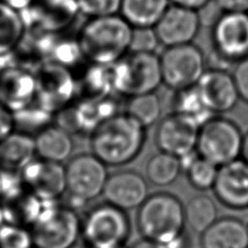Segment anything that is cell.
<instances>
[{
  "label": "cell",
  "instance_id": "cell-12",
  "mask_svg": "<svg viewBox=\"0 0 248 248\" xmlns=\"http://www.w3.org/2000/svg\"><path fill=\"white\" fill-rule=\"evenodd\" d=\"M207 108L215 115L233 110L238 104L239 95L231 72L224 68L207 69L196 85Z\"/></svg>",
  "mask_w": 248,
  "mask_h": 248
},
{
  "label": "cell",
  "instance_id": "cell-32",
  "mask_svg": "<svg viewBox=\"0 0 248 248\" xmlns=\"http://www.w3.org/2000/svg\"><path fill=\"white\" fill-rule=\"evenodd\" d=\"M160 45L153 29L132 30L130 52H150L155 53V48Z\"/></svg>",
  "mask_w": 248,
  "mask_h": 248
},
{
  "label": "cell",
  "instance_id": "cell-10",
  "mask_svg": "<svg viewBox=\"0 0 248 248\" xmlns=\"http://www.w3.org/2000/svg\"><path fill=\"white\" fill-rule=\"evenodd\" d=\"M211 44L222 61L236 63L248 57V12H221L211 27Z\"/></svg>",
  "mask_w": 248,
  "mask_h": 248
},
{
  "label": "cell",
  "instance_id": "cell-23",
  "mask_svg": "<svg viewBox=\"0 0 248 248\" xmlns=\"http://www.w3.org/2000/svg\"><path fill=\"white\" fill-rule=\"evenodd\" d=\"M170 0H122L119 15L135 29H153Z\"/></svg>",
  "mask_w": 248,
  "mask_h": 248
},
{
  "label": "cell",
  "instance_id": "cell-43",
  "mask_svg": "<svg viewBox=\"0 0 248 248\" xmlns=\"http://www.w3.org/2000/svg\"><path fill=\"white\" fill-rule=\"evenodd\" d=\"M245 223H246V226H247V230H248V220L245 222Z\"/></svg>",
  "mask_w": 248,
  "mask_h": 248
},
{
  "label": "cell",
  "instance_id": "cell-1",
  "mask_svg": "<svg viewBox=\"0 0 248 248\" xmlns=\"http://www.w3.org/2000/svg\"><path fill=\"white\" fill-rule=\"evenodd\" d=\"M145 129L129 114H114L93 129L91 153L108 166L126 165L142 151L147 139Z\"/></svg>",
  "mask_w": 248,
  "mask_h": 248
},
{
  "label": "cell",
  "instance_id": "cell-15",
  "mask_svg": "<svg viewBox=\"0 0 248 248\" xmlns=\"http://www.w3.org/2000/svg\"><path fill=\"white\" fill-rule=\"evenodd\" d=\"M199 129L188 119L172 113L157 123L155 145L160 151L179 157L196 150Z\"/></svg>",
  "mask_w": 248,
  "mask_h": 248
},
{
  "label": "cell",
  "instance_id": "cell-25",
  "mask_svg": "<svg viewBox=\"0 0 248 248\" xmlns=\"http://www.w3.org/2000/svg\"><path fill=\"white\" fill-rule=\"evenodd\" d=\"M219 219V209L208 195H197L185 203L186 226L191 232L202 235Z\"/></svg>",
  "mask_w": 248,
  "mask_h": 248
},
{
  "label": "cell",
  "instance_id": "cell-38",
  "mask_svg": "<svg viewBox=\"0 0 248 248\" xmlns=\"http://www.w3.org/2000/svg\"><path fill=\"white\" fill-rule=\"evenodd\" d=\"M0 1L5 3V5L11 7L12 9H15L19 12H23L27 9H29L35 0H0Z\"/></svg>",
  "mask_w": 248,
  "mask_h": 248
},
{
  "label": "cell",
  "instance_id": "cell-22",
  "mask_svg": "<svg viewBox=\"0 0 248 248\" xmlns=\"http://www.w3.org/2000/svg\"><path fill=\"white\" fill-rule=\"evenodd\" d=\"M38 159L62 163L69 159L74 150V141L69 132L61 126H47L34 138Z\"/></svg>",
  "mask_w": 248,
  "mask_h": 248
},
{
  "label": "cell",
  "instance_id": "cell-29",
  "mask_svg": "<svg viewBox=\"0 0 248 248\" xmlns=\"http://www.w3.org/2000/svg\"><path fill=\"white\" fill-rule=\"evenodd\" d=\"M217 172L219 166L199 156L185 173L188 182L195 189L206 191L215 186Z\"/></svg>",
  "mask_w": 248,
  "mask_h": 248
},
{
  "label": "cell",
  "instance_id": "cell-34",
  "mask_svg": "<svg viewBox=\"0 0 248 248\" xmlns=\"http://www.w3.org/2000/svg\"><path fill=\"white\" fill-rule=\"evenodd\" d=\"M15 125L14 114L0 104V142L14 132Z\"/></svg>",
  "mask_w": 248,
  "mask_h": 248
},
{
  "label": "cell",
  "instance_id": "cell-6",
  "mask_svg": "<svg viewBox=\"0 0 248 248\" xmlns=\"http://www.w3.org/2000/svg\"><path fill=\"white\" fill-rule=\"evenodd\" d=\"M44 204L31 226L34 246L38 248H72L81 236V221L68 206Z\"/></svg>",
  "mask_w": 248,
  "mask_h": 248
},
{
  "label": "cell",
  "instance_id": "cell-16",
  "mask_svg": "<svg viewBox=\"0 0 248 248\" xmlns=\"http://www.w3.org/2000/svg\"><path fill=\"white\" fill-rule=\"evenodd\" d=\"M35 76L36 98L47 110L65 104L75 92V79L70 70L56 62H44Z\"/></svg>",
  "mask_w": 248,
  "mask_h": 248
},
{
  "label": "cell",
  "instance_id": "cell-27",
  "mask_svg": "<svg viewBox=\"0 0 248 248\" xmlns=\"http://www.w3.org/2000/svg\"><path fill=\"white\" fill-rule=\"evenodd\" d=\"M182 168L177 156L157 152L149 159L145 166L148 181L157 187H168L177 181Z\"/></svg>",
  "mask_w": 248,
  "mask_h": 248
},
{
  "label": "cell",
  "instance_id": "cell-17",
  "mask_svg": "<svg viewBox=\"0 0 248 248\" xmlns=\"http://www.w3.org/2000/svg\"><path fill=\"white\" fill-rule=\"evenodd\" d=\"M212 190L224 207L232 210L248 209V164L237 159L220 166Z\"/></svg>",
  "mask_w": 248,
  "mask_h": 248
},
{
  "label": "cell",
  "instance_id": "cell-13",
  "mask_svg": "<svg viewBox=\"0 0 248 248\" xmlns=\"http://www.w3.org/2000/svg\"><path fill=\"white\" fill-rule=\"evenodd\" d=\"M36 98L35 72L8 65L0 69V104L14 114L28 108Z\"/></svg>",
  "mask_w": 248,
  "mask_h": 248
},
{
  "label": "cell",
  "instance_id": "cell-3",
  "mask_svg": "<svg viewBox=\"0 0 248 248\" xmlns=\"http://www.w3.org/2000/svg\"><path fill=\"white\" fill-rule=\"evenodd\" d=\"M136 222L141 236L165 245L186 230L185 204L170 192H155L138 208Z\"/></svg>",
  "mask_w": 248,
  "mask_h": 248
},
{
  "label": "cell",
  "instance_id": "cell-2",
  "mask_svg": "<svg viewBox=\"0 0 248 248\" xmlns=\"http://www.w3.org/2000/svg\"><path fill=\"white\" fill-rule=\"evenodd\" d=\"M132 30L121 15L88 19L77 37L83 59L91 65H115L130 52Z\"/></svg>",
  "mask_w": 248,
  "mask_h": 248
},
{
  "label": "cell",
  "instance_id": "cell-36",
  "mask_svg": "<svg viewBox=\"0 0 248 248\" xmlns=\"http://www.w3.org/2000/svg\"><path fill=\"white\" fill-rule=\"evenodd\" d=\"M165 248H191V238L189 232L187 230L184 231L182 234H179L177 237H175L172 241L166 243L164 245Z\"/></svg>",
  "mask_w": 248,
  "mask_h": 248
},
{
  "label": "cell",
  "instance_id": "cell-31",
  "mask_svg": "<svg viewBox=\"0 0 248 248\" xmlns=\"http://www.w3.org/2000/svg\"><path fill=\"white\" fill-rule=\"evenodd\" d=\"M80 15L88 19L119 15L122 0H76Z\"/></svg>",
  "mask_w": 248,
  "mask_h": 248
},
{
  "label": "cell",
  "instance_id": "cell-42",
  "mask_svg": "<svg viewBox=\"0 0 248 248\" xmlns=\"http://www.w3.org/2000/svg\"><path fill=\"white\" fill-rule=\"evenodd\" d=\"M0 197H1V185H0Z\"/></svg>",
  "mask_w": 248,
  "mask_h": 248
},
{
  "label": "cell",
  "instance_id": "cell-20",
  "mask_svg": "<svg viewBox=\"0 0 248 248\" xmlns=\"http://www.w3.org/2000/svg\"><path fill=\"white\" fill-rule=\"evenodd\" d=\"M202 248H248L246 223L237 217L217 219L200 235Z\"/></svg>",
  "mask_w": 248,
  "mask_h": 248
},
{
  "label": "cell",
  "instance_id": "cell-5",
  "mask_svg": "<svg viewBox=\"0 0 248 248\" xmlns=\"http://www.w3.org/2000/svg\"><path fill=\"white\" fill-rule=\"evenodd\" d=\"M163 84L160 55L129 52L113 65L114 90L128 97L156 92Z\"/></svg>",
  "mask_w": 248,
  "mask_h": 248
},
{
  "label": "cell",
  "instance_id": "cell-40",
  "mask_svg": "<svg viewBox=\"0 0 248 248\" xmlns=\"http://www.w3.org/2000/svg\"><path fill=\"white\" fill-rule=\"evenodd\" d=\"M129 248H165V247L160 243L142 237L141 239L136 241Z\"/></svg>",
  "mask_w": 248,
  "mask_h": 248
},
{
  "label": "cell",
  "instance_id": "cell-41",
  "mask_svg": "<svg viewBox=\"0 0 248 248\" xmlns=\"http://www.w3.org/2000/svg\"><path fill=\"white\" fill-rule=\"evenodd\" d=\"M242 160H244L248 164V131L244 135L243 148H242Z\"/></svg>",
  "mask_w": 248,
  "mask_h": 248
},
{
  "label": "cell",
  "instance_id": "cell-8",
  "mask_svg": "<svg viewBox=\"0 0 248 248\" xmlns=\"http://www.w3.org/2000/svg\"><path fill=\"white\" fill-rule=\"evenodd\" d=\"M160 62L163 84L174 92L196 87L207 70L206 55L194 43L165 47Z\"/></svg>",
  "mask_w": 248,
  "mask_h": 248
},
{
  "label": "cell",
  "instance_id": "cell-18",
  "mask_svg": "<svg viewBox=\"0 0 248 248\" xmlns=\"http://www.w3.org/2000/svg\"><path fill=\"white\" fill-rule=\"evenodd\" d=\"M103 197L105 202L123 210L139 208L149 197V186L142 175L135 170H121L108 175Z\"/></svg>",
  "mask_w": 248,
  "mask_h": 248
},
{
  "label": "cell",
  "instance_id": "cell-26",
  "mask_svg": "<svg viewBox=\"0 0 248 248\" xmlns=\"http://www.w3.org/2000/svg\"><path fill=\"white\" fill-rule=\"evenodd\" d=\"M173 113L181 115L182 117L188 119L199 128H202L213 116H216L204 105L196 87L175 91Z\"/></svg>",
  "mask_w": 248,
  "mask_h": 248
},
{
  "label": "cell",
  "instance_id": "cell-39",
  "mask_svg": "<svg viewBox=\"0 0 248 248\" xmlns=\"http://www.w3.org/2000/svg\"><path fill=\"white\" fill-rule=\"evenodd\" d=\"M198 157H199V155H198V152H197V150L191 151L189 153H186V155L179 156L178 160H179V164H181V168H182V172H186V170L195 163Z\"/></svg>",
  "mask_w": 248,
  "mask_h": 248
},
{
  "label": "cell",
  "instance_id": "cell-14",
  "mask_svg": "<svg viewBox=\"0 0 248 248\" xmlns=\"http://www.w3.org/2000/svg\"><path fill=\"white\" fill-rule=\"evenodd\" d=\"M25 189L44 202H55L67 190L66 170L61 163L33 160L21 172Z\"/></svg>",
  "mask_w": 248,
  "mask_h": 248
},
{
  "label": "cell",
  "instance_id": "cell-30",
  "mask_svg": "<svg viewBox=\"0 0 248 248\" xmlns=\"http://www.w3.org/2000/svg\"><path fill=\"white\" fill-rule=\"evenodd\" d=\"M31 230L25 226L3 223L0 226V248H33Z\"/></svg>",
  "mask_w": 248,
  "mask_h": 248
},
{
  "label": "cell",
  "instance_id": "cell-37",
  "mask_svg": "<svg viewBox=\"0 0 248 248\" xmlns=\"http://www.w3.org/2000/svg\"><path fill=\"white\" fill-rule=\"evenodd\" d=\"M172 5L189 8V9L200 11L206 8L212 0H170Z\"/></svg>",
  "mask_w": 248,
  "mask_h": 248
},
{
  "label": "cell",
  "instance_id": "cell-11",
  "mask_svg": "<svg viewBox=\"0 0 248 248\" xmlns=\"http://www.w3.org/2000/svg\"><path fill=\"white\" fill-rule=\"evenodd\" d=\"M153 30L164 48L190 44L202 30V18L199 11L170 5Z\"/></svg>",
  "mask_w": 248,
  "mask_h": 248
},
{
  "label": "cell",
  "instance_id": "cell-7",
  "mask_svg": "<svg viewBox=\"0 0 248 248\" xmlns=\"http://www.w3.org/2000/svg\"><path fill=\"white\" fill-rule=\"evenodd\" d=\"M244 134L231 119L216 115L199 129L196 150L200 157L220 166L239 159Z\"/></svg>",
  "mask_w": 248,
  "mask_h": 248
},
{
  "label": "cell",
  "instance_id": "cell-9",
  "mask_svg": "<svg viewBox=\"0 0 248 248\" xmlns=\"http://www.w3.org/2000/svg\"><path fill=\"white\" fill-rule=\"evenodd\" d=\"M93 153H81L65 166L66 188L72 199L88 202L103 194L108 178V168Z\"/></svg>",
  "mask_w": 248,
  "mask_h": 248
},
{
  "label": "cell",
  "instance_id": "cell-24",
  "mask_svg": "<svg viewBox=\"0 0 248 248\" xmlns=\"http://www.w3.org/2000/svg\"><path fill=\"white\" fill-rule=\"evenodd\" d=\"M27 33V25L21 12L0 1V57L16 49Z\"/></svg>",
  "mask_w": 248,
  "mask_h": 248
},
{
  "label": "cell",
  "instance_id": "cell-4",
  "mask_svg": "<svg viewBox=\"0 0 248 248\" xmlns=\"http://www.w3.org/2000/svg\"><path fill=\"white\" fill-rule=\"evenodd\" d=\"M130 235L126 211L106 202L93 207L81 222V237L92 248H126Z\"/></svg>",
  "mask_w": 248,
  "mask_h": 248
},
{
  "label": "cell",
  "instance_id": "cell-35",
  "mask_svg": "<svg viewBox=\"0 0 248 248\" xmlns=\"http://www.w3.org/2000/svg\"><path fill=\"white\" fill-rule=\"evenodd\" d=\"M221 12H248V0H212Z\"/></svg>",
  "mask_w": 248,
  "mask_h": 248
},
{
  "label": "cell",
  "instance_id": "cell-21",
  "mask_svg": "<svg viewBox=\"0 0 248 248\" xmlns=\"http://www.w3.org/2000/svg\"><path fill=\"white\" fill-rule=\"evenodd\" d=\"M35 155L34 138L24 132H12L0 142V170L22 172Z\"/></svg>",
  "mask_w": 248,
  "mask_h": 248
},
{
  "label": "cell",
  "instance_id": "cell-33",
  "mask_svg": "<svg viewBox=\"0 0 248 248\" xmlns=\"http://www.w3.org/2000/svg\"><path fill=\"white\" fill-rule=\"evenodd\" d=\"M239 100L248 104V57L235 63L232 72Z\"/></svg>",
  "mask_w": 248,
  "mask_h": 248
},
{
  "label": "cell",
  "instance_id": "cell-28",
  "mask_svg": "<svg viewBox=\"0 0 248 248\" xmlns=\"http://www.w3.org/2000/svg\"><path fill=\"white\" fill-rule=\"evenodd\" d=\"M162 102L156 92L130 96L125 109V113L137 119L145 128L159 123L162 118Z\"/></svg>",
  "mask_w": 248,
  "mask_h": 248
},
{
  "label": "cell",
  "instance_id": "cell-19",
  "mask_svg": "<svg viewBox=\"0 0 248 248\" xmlns=\"http://www.w3.org/2000/svg\"><path fill=\"white\" fill-rule=\"evenodd\" d=\"M25 11L32 16L30 23L49 33L66 29L80 15L76 0H35Z\"/></svg>",
  "mask_w": 248,
  "mask_h": 248
},
{
  "label": "cell",
  "instance_id": "cell-44",
  "mask_svg": "<svg viewBox=\"0 0 248 248\" xmlns=\"http://www.w3.org/2000/svg\"><path fill=\"white\" fill-rule=\"evenodd\" d=\"M33 248H38V247H35V246H34V247H33Z\"/></svg>",
  "mask_w": 248,
  "mask_h": 248
}]
</instances>
